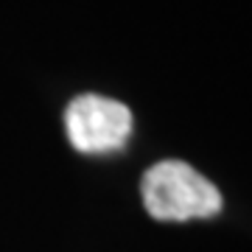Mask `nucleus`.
I'll list each match as a JSON object with an SVG mask.
<instances>
[{
    "label": "nucleus",
    "mask_w": 252,
    "mask_h": 252,
    "mask_svg": "<svg viewBox=\"0 0 252 252\" xmlns=\"http://www.w3.org/2000/svg\"><path fill=\"white\" fill-rule=\"evenodd\" d=\"M140 196L157 221H190L221 213L224 199L213 182L185 160H160L143 171Z\"/></svg>",
    "instance_id": "obj_1"
},
{
    "label": "nucleus",
    "mask_w": 252,
    "mask_h": 252,
    "mask_svg": "<svg viewBox=\"0 0 252 252\" xmlns=\"http://www.w3.org/2000/svg\"><path fill=\"white\" fill-rule=\"evenodd\" d=\"M132 112L115 98L84 93L64 109V132L76 152L81 154H115L132 135Z\"/></svg>",
    "instance_id": "obj_2"
}]
</instances>
